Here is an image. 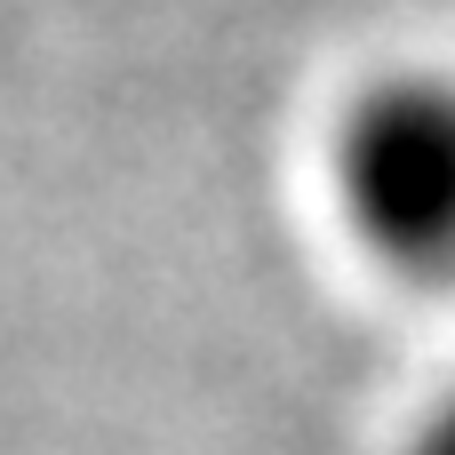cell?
<instances>
[{
    "label": "cell",
    "instance_id": "cell-2",
    "mask_svg": "<svg viewBox=\"0 0 455 455\" xmlns=\"http://www.w3.org/2000/svg\"><path fill=\"white\" fill-rule=\"evenodd\" d=\"M400 455H455V384L416 416V432H408V448Z\"/></svg>",
    "mask_w": 455,
    "mask_h": 455
},
{
    "label": "cell",
    "instance_id": "cell-1",
    "mask_svg": "<svg viewBox=\"0 0 455 455\" xmlns=\"http://www.w3.org/2000/svg\"><path fill=\"white\" fill-rule=\"evenodd\" d=\"M328 200L392 280L455 288V72L392 64L328 128Z\"/></svg>",
    "mask_w": 455,
    "mask_h": 455
}]
</instances>
